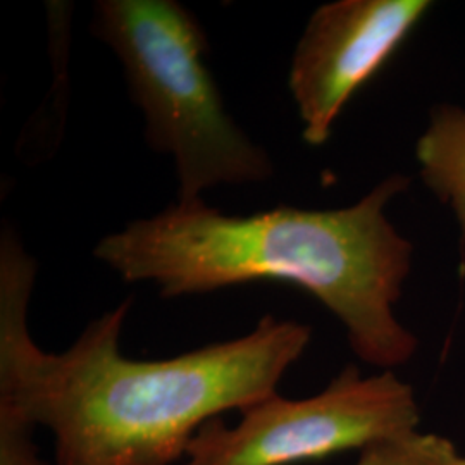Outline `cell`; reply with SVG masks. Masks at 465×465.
<instances>
[{
	"mask_svg": "<svg viewBox=\"0 0 465 465\" xmlns=\"http://www.w3.org/2000/svg\"><path fill=\"white\" fill-rule=\"evenodd\" d=\"M36 262L11 228L0 240V465H176L200 428L278 386L312 328L266 314L252 331L176 357L128 359L134 299L94 319L64 351L28 330Z\"/></svg>",
	"mask_w": 465,
	"mask_h": 465,
	"instance_id": "cell-1",
	"label": "cell"
},
{
	"mask_svg": "<svg viewBox=\"0 0 465 465\" xmlns=\"http://www.w3.org/2000/svg\"><path fill=\"white\" fill-rule=\"evenodd\" d=\"M409 188V176L391 173L349 207L282 205L250 216L224 214L203 199L176 200L105 234L94 257L126 282L155 284L163 299L249 282L299 286L343 324L362 362L395 371L419 347L397 317L414 245L386 214Z\"/></svg>",
	"mask_w": 465,
	"mask_h": 465,
	"instance_id": "cell-2",
	"label": "cell"
},
{
	"mask_svg": "<svg viewBox=\"0 0 465 465\" xmlns=\"http://www.w3.org/2000/svg\"><path fill=\"white\" fill-rule=\"evenodd\" d=\"M92 34L119 59L150 149L173 159L180 202L272 178L267 150L226 111L205 63L207 34L190 9L176 0H99Z\"/></svg>",
	"mask_w": 465,
	"mask_h": 465,
	"instance_id": "cell-3",
	"label": "cell"
},
{
	"mask_svg": "<svg viewBox=\"0 0 465 465\" xmlns=\"http://www.w3.org/2000/svg\"><path fill=\"white\" fill-rule=\"evenodd\" d=\"M420 426L411 382L395 371L364 376L347 366L307 399L274 393L240 412L236 424L221 417L192 438L182 465H300L362 451L372 443Z\"/></svg>",
	"mask_w": 465,
	"mask_h": 465,
	"instance_id": "cell-4",
	"label": "cell"
},
{
	"mask_svg": "<svg viewBox=\"0 0 465 465\" xmlns=\"http://www.w3.org/2000/svg\"><path fill=\"white\" fill-rule=\"evenodd\" d=\"M430 0H336L317 7L292 57L288 88L302 136L322 147L353 95L369 84L419 23Z\"/></svg>",
	"mask_w": 465,
	"mask_h": 465,
	"instance_id": "cell-5",
	"label": "cell"
},
{
	"mask_svg": "<svg viewBox=\"0 0 465 465\" xmlns=\"http://www.w3.org/2000/svg\"><path fill=\"white\" fill-rule=\"evenodd\" d=\"M422 183L453 213L465 257V107L438 104L416 143Z\"/></svg>",
	"mask_w": 465,
	"mask_h": 465,
	"instance_id": "cell-6",
	"label": "cell"
},
{
	"mask_svg": "<svg viewBox=\"0 0 465 465\" xmlns=\"http://www.w3.org/2000/svg\"><path fill=\"white\" fill-rule=\"evenodd\" d=\"M355 465H465V451L438 432H403L359 451Z\"/></svg>",
	"mask_w": 465,
	"mask_h": 465,
	"instance_id": "cell-7",
	"label": "cell"
}]
</instances>
